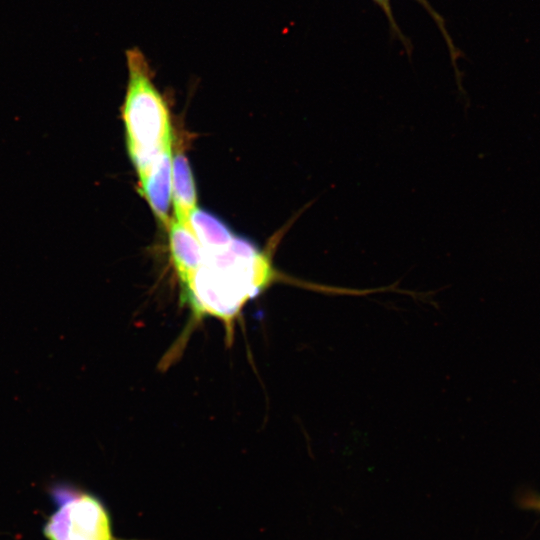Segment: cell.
Listing matches in <instances>:
<instances>
[{
    "label": "cell",
    "mask_w": 540,
    "mask_h": 540,
    "mask_svg": "<svg viewBox=\"0 0 540 540\" xmlns=\"http://www.w3.org/2000/svg\"><path fill=\"white\" fill-rule=\"evenodd\" d=\"M275 282L331 295H349L350 289L312 283L284 275L275 269L271 256L247 239L235 236L224 250L205 254L190 281L181 288L182 302L192 321L206 317L222 322L232 340L234 324L244 306Z\"/></svg>",
    "instance_id": "cell-1"
},
{
    "label": "cell",
    "mask_w": 540,
    "mask_h": 540,
    "mask_svg": "<svg viewBox=\"0 0 540 540\" xmlns=\"http://www.w3.org/2000/svg\"><path fill=\"white\" fill-rule=\"evenodd\" d=\"M128 81L122 106L127 149L139 176L172 146L168 104L154 84L152 70L143 52L126 51Z\"/></svg>",
    "instance_id": "cell-2"
},
{
    "label": "cell",
    "mask_w": 540,
    "mask_h": 540,
    "mask_svg": "<svg viewBox=\"0 0 540 540\" xmlns=\"http://www.w3.org/2000/svg\"><path fill=\"white\" fill-rule=\"evenodd\" d=\"M48 493L54 510L42 528L47 540H122L108 507L94 493L70 482L53 483Z\"/></svg>",
    "instance_id": "cell-3"
},
{
    "label": "cell",
    "mask_w": 540,
    "mask_h": 540,
    "mask_svg": "<svg viewBox=\"0 0 540 540\" xmlns=\"http://www.w3.org/2000/svg\"><path fill=\"white\" fill-rule=\"evenodd\" d=\"M144 197L155 216L168 227V211L172 200V149L167 148L139 176Z\"/></svg>",
    "instance_id": "cell-4"
},
{
    "label": "cell",
    "mask_w": 540,
    "mask_h": 540,
    "mask_svg": "<svg viewBox=\"0 0 540 540\" xmlns=\"http://www.w3.org/2000/svg\"><path fill=\"white\" fill-rule=\"evenodd\" d=\"M169 245L175 271L183 288L204 260V250L191 228L175 218L170 220Z\"/></svg>",
    "instance_id": "cell-5"
},
{
    "label": "cell",
    "mask_w": 540,
    "mask_h": 540,
    "mask_svg": "<svg viewBox=\"0 0 540 540\" xmlns=\"http://www.w3.org/2000/svg\"><path fill=\"white\" fill-rule=\"evenodd\" d=\"M172 201L174 218L190 227V216L197 208V194L190 165L181 151L172 157Z\"/></svg>",
    "instance_id": "cell-6"
},
{
    "label": "cell",
    "mask_w": 540,
    "mask_h": 540,
    "mask_svg": "<svg viewBox=\"0 0 540 540\" xmlns=\"http://www.w3.org/2000/svg\"><path fill=\"white\" fill-rule=\"evenodd\" d=\"M189 224L192 232L200 242L204 254L226 249L235 237L222 220L198 207L192 212Z\"/></svg>",
    "instance_id": "cell-7"
},
{
    "label": "cell",
    "mask_w": 540,
    "mask_h": 540,
    "mask_svg": "<svg viewBox=\"0 0 540 540\" xmlns=\"http://www.w3.org/2000/svg\"><path fill=\"white\" fill-rule=\"evenodd\" d=\"M519 504L524 509L540 512V494L527 492L520 497Z\"/></svg>",
    "instance_id": "cell-8"
},
{
    "label": "cell",
    "mask_w": 540,
    "mask_h": 540,
    "mask_svg": "<svg viewBox=\"0 0 540 540\" xmlns=\"http://www.w3.org/2000/svg\"><path fill=\"white\" fill-rule=\"evenodd\" d=\"M374 1H376L384 9L390 21L393 22L389 0H374Z\"/></svg>",
    "instance_id": "cell-9"
},
{
    "label": "cell",
    "mask_w": 540,
    "mask_h": 540,
    "mask_svg": "<svg viewBox=\"0 0 540 540\" xmlns=\"http://www.w3.org/2000/svg\"><path fill=\"white\" fill-rule=\"evenodd\" d=\"M418 1L422 2L424 5L427 6V8H429V6L426 4V2L424 0H418Z\"/></svg>",
    "instance_id": "cell-10"
}]
</instances>
